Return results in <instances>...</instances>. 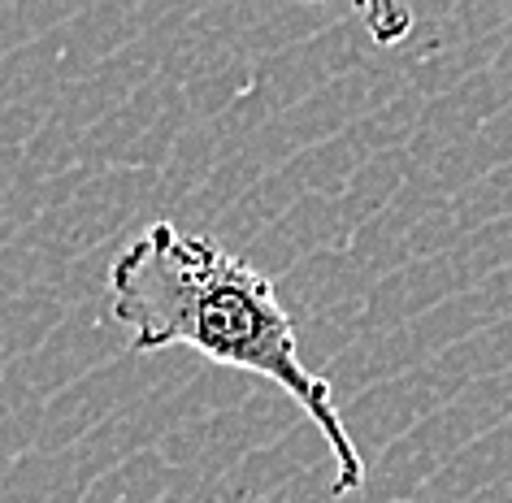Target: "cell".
Returning <instances> with one entry per match:
<instances>
[{"instance_id":"cell-2","label":"cell","mask_w":512,"mask_h":503,"mask_svg":"<svg viewBox=\"0 0 512 503\" xmlns=\"http://www.w3.org/2000/svg\"><path fill=\"white\" fill-rule=\"evenodd\" d=\"M365 22L374 27V35L382 44H391V40H400V35L408 31V9H365Z\"/></svg>"},{"instance_id":"cell-1","label":"cell","mask_w":512,"mask_h":503,"mask_svg":"<svg viewBox=\"0 0 512 503\" xmlns=\"http://www.w3.org/2000/svg\"><path fill=\"white\" fill-rule=\"evenodd\" d=\"M113 321L131 334V352L191 347L213 365L274 382L317 425L335 460V495L365 486V456L335 404V391L300 360V334L270 274L226 252L209 235H183L152 222L109 265Z\"/></svg>"}]
</instances>
